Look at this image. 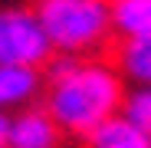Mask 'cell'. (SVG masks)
Here are the masks:
<instances>
[{
	"instance_id": "1",
	"label": "cell",
	"mask_w": 151,
	"mask_h": 148,
	"mask_svg": "<svg viewBox=\"0 0 151 148\" xmlns=\"http://www.w3.org/2000/svg\"><path fill=\"white\" fill-rule=\"evenodd\" d=\"M125 79L105 56H56L43 66V109L69 138H86L95 125L118 115Z\"/></svg>"
},
{
	"instance_id": "2",
	"label": "cell",
	"mask_w": 151,
	"mask_h": 148,
	"mask_svg": "<svg viewBox=\"0 0 151 148\" xmlns=\"http://www.w3.org/2000/svg\"><path fill=\"white\" fill-rule=\"evenodd\" d=\"M33 17L56 56H95L112 40V0H33Z\"/></svg>"
},
{
	"instance_id": "3",
	"label": "cell",
	"mask_w": 151,
	"mask_h": 148,
	"mask_svg": "<svg viewBox=\"0 0 151 148\" xmlns=\"http://www.w3.org/2000/svg\"><path fill=\"white\" fill-rule=\"evenodd\" d=\"M53 59L43 27L36 23L30 7H7L0 10V66H27L40 69Z\"/></svg>"
},
{
	"instance_id": "4",
	"label": "cell",
	"mask_w": 151,
	"mask_h": 148,
	"mask_svg": "<svg viewBox=\"0 0 151 148\" xmlns=\"http://www.w3.org/2000/svg\"><path fill=\"white\" fill-rule=\"evenodd\" d=\"M63 132L43 105H27L10 115L7 148H63Z\"/></svg>"
},
{
	"instance_id": "5",
	"label": "cell",
	"mask_w": 151,
	"mask_h": 148,
	"mask_svg": "<svg viewBox=\"0 0 151 148\" xmlns=\"http://www.w3.org/2000/svg\"><path fill=\"white\" fill-rule=\"evenodd\" d=\"M43 92V72L27 66H0V112H20L36 105V95Z\"/></svg>"
},
{
	"instance_id": "6",
	"label": "cell",
	"mask_w": 151,
	"mask_h": 148,
	"mask_svg": "<svg viewBox=\"0 0 151 148\" xmlns=\"http://www.w3.org/2000/svg\"><path fill=\"white\" fill-rule=\"evenodd\" d=\"M105 59L115 66V72L125 82L135 86H151V36H138V40H122V43H109Z\"/></svg>"
},
{
	"instance_id": "7",
	"label": "cell",
	"mask_w": 151,
	"mask_h": 148,
	"mask_svg": "<svg viewBox=\"0 0 151 148\" xmlns=\"http://www.w3.org/2000/svg\"><path fill=\"white\" fill-rule=\"evenodd\" d=\"M82 145L86 148H151V135H145L135 125H128L122 115H112L102 125H95L82 138Z\"/></svg>"
},
{
	"instance_id": "8",
	"label": "cell",
	"mask_w": 151,
	"mask_h": 148,
	"mask_svg": "<svg viewBox=\"0 0 151 148\" xmlns=\"http://www.w3.org/2000/svg\"><path fill=\"white\" fill-rule=\"evenodd\" d=\"M112 33L122 40L151 36V0H112Z\"/></svg>"
},
{
	"instance_id": "9",
	"label": "cell",
	"mask_w": 151,
	"mask_h": 148,
	"mask_svg": "<svg viewBox=\"0 0 151 148\" xmlns=\"http://www.w3.org/2000/svg\"><path fill=\"white\" fill-rule=\"evenodd\" d=\"M118 115L128 122V125H135L138 132L151 135V86L125 89L122 105H118Z\"/></svg>"
},
{
	"instance_id": "10",
	"label": "cell",
	"mask_w": 151,
	"mask_h": 148,
	"mask_svg": "<svg viewBox=\"0 0 151 148\" xmlns=\"http://www.w3.org/2000/svg\"><path fill=\"white\" fill-rule=\"evenodd\" d=\"M7 132H10V115L0 112V148H7Z\"/></svg>"
}]
</instances>
